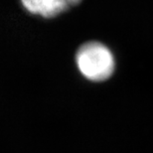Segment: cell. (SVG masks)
I'll list each match as a JSON object with an SVG mask.
<instances>
[{
    "label": "cell",
    "mask_w": 153,
    "mask_h": 153,
    "mask_svg": "<svg viewBox=\"0 0 153 153\" xmlns=\"http://www.w3.org/2000/svg\"><path fill=\"white\" fill-rule=\"evenodd\" d=\"M76 64L79 73L91 82H103L114 72V57L111 51L100 42H88L79 48Z\"/></svg>",
    "instance_id": "cell-1"
},
{
    "label": "cell",
    "mask_w": 153,
    "mask_h": 153,
    "mask_svg": "<svg viewBox=\"0 0 153 153\" xmlns=\"http://www.w3.org/2000/svg\"><path fill=\"white\" fill-rule=\"evenodd\" d=\"M23 7L31 14L44 18L56 17L67 11L70 6L64 0H20Z\"/></svg>",
    "instance_id": "cell-2"
},
{
    "label": "cell",
    "mask_w": 153,
    "mask_h": 153,
    "mask_svg": "<svg viewBox=\"0 0 153 153\" xmlns=\"http://www.w3.org/2000/svg\"><path fill=\"white\" fill-rule=\"evenodd\" d=\"M69 3V5H70V7H73V6H76V5H78L79 2L82 1V0H67Z\"/></svg>",
    "instance_id": "cell-3"
}]
</instances>
